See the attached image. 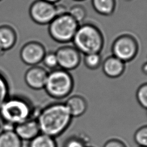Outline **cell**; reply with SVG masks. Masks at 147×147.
<instances>
[{"mask_svg": "<svg viewBox=\"0 0 147 147\" xmlns=\"http://www.w3.org/2000/svg\"><path fill=\"white\" fill-rule=\"evenodd\" d=\"M87 144L86 138L80 135H72L65 140L63 147H87Z\"/></svg>", "mask_w": 147, "mask_h": 147, "instance_id": "20", "label": "cell"}, {"mask_svg": "<svg viewBox=\"0 0 147 147\" xmlns=\"http://www.w3.org/2000/svg\"><path fill=\"white\" fill-rule=\"evenodd\" d=\"M45 53V48L41 43L30 41L22 47L20 57L26 64L34 66L42 61Z\"/></svg>", "mask_w": 147, "mask_h": 147, "instance_id": "9", "label": "cell"}, {"mask_svg": "<svg viewBox=\"0 0 147 147\" xmlns=\"http://www.w3.org/2000/svg\"><path fill=\"white\" fill-rule=\"evenodd\" d=\"M48 74L44 68L34 65L26 72L25 81L30 88L37 90H41L44 87Z\"/></svg>", "mask_w": 147, "mask_h": 147, "instance_id": "10", "label": "cell"}, {"mask_svg": "<svg viewBox=\"0 0 147 147\" xmlns=\"http://www.w3.org/2000/svg\"><path fill=\"white\" fill-rule=\"evenodd\" d=\"M68 13L79 24L83 22L87 16V10L84 6L80 4L72 5L68 9Z\"/></svg>", "mask_w": 147, "mask_h": 147, "instance_id": "19", "label": "cell"}, {"mask_svg": "<svg viewBox=\"0 0 147 147\" xmlns=\"http://www.w3.org/2000/svg\"><path fill=\"white\" fill-rule=\"evenodd\" d=\"M68 13L57 15L48 25L51 37L55 41L65 44L72 40L79 26Z\"/></svg>", "mask_w": 147, "mask_h": 147, "instance_id": "5", "label": "cell"}, {"mask_svg": "<svg viewBox=\"0 0 147 147\" xmlns=\"http://www.w3.org/2000/svg\"><path fill=\"white\" fill-rule=\"evenodd\" d=\"M138 147H143V146H138Z\"/></svg>", "mask_w": 147, "mask_h": 147, "instance_id": "33", "label": "cell"}, {"mask_svg": "<svg viewBox=\"0 0 147 147\" xmlns=\"http://www.w3.org/2000/svg\"><path fill=\"white\" fill-rule=\"evenodd\" d=\"M42 61L46 67L52 70L57 68L58 67L57 59L55 52H46Z\"/></svg>", "mask_w": 147, "mask_h": 147, "instance_id": "23", "label": "cell"}, {"mask_svg": "<svg viewBox=\"0 0 147 147\" xmlns=\"http://www.w3.org/2000/svg\"><path fill=\"white\" fill-rule=\"evenodd\" d=\"M74 1H83L84 0H74Z\"/></svg>", "mask_w": 147, "mask_h": 147, "instance_id": "28", "label": "cell"}, {"mask_svg": "<svg viewBox=\"0 0 147 147\" xmlns=\"http://www.w3.org/2000/svg\"><path fill=\"white\" fill-rule=\"evenodd\" d=\"M64 103L72 118L79 117L83 115L88 107L86 99L80 95L71 96Z\"/></svg>", "mask_w": 147, "mask_h": 147, "instance_id": "13", "label": "cell"}, {"mask_svg": "<svg viewBox=\"0 0 147 147\" xmlns=\"http://www.w3.org/2000/svg\"><path fill=\"white\" fill-rule=\"evenodd\" d=\"M125 63L113 55L106 57L102 63L104 74L110 78L121 76L125 70Z\"/></svg>", "mask_w": 147, "mask_h": 147, "instance_id": "12", "label": "cell"}, {"mask_svg": "<svg viewBox=\"0 0 147 147\" xmlns=\"http://www.w3.org/2000/svg\"><path fill=\"white\" fill-rule=\"evenodd\" d=\"M30 103L25 99L9 97L0 107V117L5 123L16 126L29 119L32 114Z\"/></svg>", "mask_w": 147, "mask_h": 147, "instance_id": "3", "label": "cell"}, {"mask_svg": "<svg viewBox=\"0 0 147 147\" xmlns=\"http://www.w3.org/2000/svg\"><path fill=\"white\" fill-rule=\"evenodd\" d=\"M29 147H57L55 138L40 133L30 141Z\"/></svg>", "mask_w": 147, "mask_h": 147, "instance_id": "17", "label": "cell"}, {"mask_svg": "<svg viewBox=\"0 0 147 147\" xmlns=\"http://www.w3.org/2000/svg\"><path fill=\"white\" fill-rule=\"evenodd\" d=\"M0 1H1V0H0Z\"/></svg>", "mask_w": 147, "mask_h": 147, "instance_id": "34", "label": "cell"}, {"mask_svg": "<svg viewBox=\"0 0 147 147\" xmlns=\"http://www.w3.org/2000/svg\"><path fill=\"white\" fill-rule=\"evenodd\" d=\"M83 62L85 66L89 69H98L102 63L100 53H92L84 55Z\"/></svg>", "mask_w": 147, "mask_h": 147, "instance_id": "18", "label": "cell"}, {"mask_svg": "<svg viewBox=\"0 0 147 147\" xmlns=\"http://www.w3.org/2000/svg\"><path fill=\"white\" fill-rule=\"evenodd\" d=\"M142 72L147 76V61L145 62L142 66Z\"/></svg>", "mask_w": 147, "mask_h": 147, "instance_id": "26", "label": "cell"}, {"mask_svg": "<svg viewBox=\"0 0 147 147\" xmlns=\"http://www.w3.org/2000/svg\"><path fill=\"white\" fill-rule=\"evenodd\" d=\"M44 1L51 2V3H52L56 4V3H58L61 0H44Z\"/></svg>", "mask_w": 147, "mask_h": 147, "instance_id": "27", "label": "cell"}, {"mask_svg": "<svg viewBox=\"0 0 147 147\" xmlns=\"http://www.w3.org/2000/svg\"><path fill=\"white\" fill-rule=\"evenodd\" d=\"M74 86V78L69 71L57 68L48 72L44 88L51 97L61 99L70 95Z\"/></svg>", "mask_w": 147, "mask_h": 147, "instance_id": "4", "label": "cell"}, {"mask_svg": "<svg viewBox=\"0 0 147 147\" xmlns=\"http://www.w3.org/2000/svg\"><path fill=\"white\" fill-rule=\"evenodd\" d=\"M29 14L32 20L37 24L45 26L58 15L56 4L44 0H37L30 7Z\"/></svg>", "mask_w": 147, "mask_h": 147, "instance_id": "7", "label": "cell"}, {"mask_svg": "<svg viewBox=\"0 0 147 147\" xmlns=\"http://www.w3.org/2000/svg\"><path fill=\"white\" fill-rule=\"evenodd\" d=\"M72 45L84 55L100 53L104 47L105 40L100 29L90 22L80 24L72 40Z\"/></svg>", "mask_w": 147, "mask_h": 147, "instance_id": "2", "label": "cell"}, {"mask_svg": "<svg viewBox=\"0 0 147 147\" xmlns=\"http://www.w3.org/2000/svg\"><path fill=\"white\" fill-rule=\"evenodd\" d=\"M72 119L64 103L56 102L41 110L36 120L41 133L55 138L68 129Z\"/></svg>", "mask_w": 147, "mask_h": 147, "instance_id": "1", "label": "cell"}, {"mask_svg": "<svg viewBox=\"0 0 147 147\" xmlns=\"http://www.w3.org/2000/svg\"><path fill=\"white\" fill-rule=\"evenodd\" d=\"M9 88L8 83L4 76L0 73V107L3 103L9 98Z\"/></svg>", "mask_w": 147, "mask_h": 147, "instance_id": "24", "label": "cell"}, {"mask_svg": "<svg viewBox=\"0 0 147 147\" xmlns=\"http://www.w3.org/2000/svg\"><path fill=\"white\" fill-rule=\"evenodd\" d=\"M22 140L14 130H4L0 133V147H22Z\"/></svg>", "mask_w": 147, "mask_h": 147, "instance_id": "16", "label": "cell"}, {"mask_svg": "<svg viewBox=\"0 0 147 147\" xmlns=\"http://www.w3.org/2000/svg\"><path fill=\"white\" fill-rule=\"evenodd\" d=\"M91 3L94 10L103 16H111L117 7L116 0H91Z\"/></svg>", "mask_w": 147, "mask_h": 147, "instance_id": "15", "label": "cell"}, {"mask_svg": "<svg viewBox=\"0 0 147 147\" xmlns=\"http://www.w3.org/2000/svg\"><path fill=\"white\" fill-rule=\"evenodd\" d=\"M136 98L140 105L144 108L147 109V83L140 85L137 90Z\"/></svg>", "mask_w": 147, "mask_h": 147, "instance_id": "22", "label": "cell"}, {"mask_svg": "<svg viewBox=\"0 0 147 147\" xmlns=\"http://www.w3.org/2000/svg\"><path fill=\"white\" fill-rule=\"evenodd\" d=\"M58 67L65 71L76 69L81 62V53L73 45H65L59 47L55 52Z\"/></svg>", "mask_w": 147, "mask_h": 147, "instance_id": "8", "label": "cell"}, {"mask_svg": "<svg viewBox=\"0 0 147 147\" xmlns=\"http://www.w3.org/2000/svg\"><path fill=\"white\" fill-rule=\"evenodd\" d=\"M126 1H131V0H126Z\"/></svg>", "mask_w": 147, "mask_h": 147, "instance_id": "30", "label": "cell"}, {"mask_svg": "<svg viewBox=\"0 0 147 147\" xmlns=\"http://www.w3.org/2000/svg\"><path fill=\"white\" fill-rule=\"evenodd\" d=\"M134 140L139 146L147 147V125L141 126L136 131Z\"/></svg>", "mask_w": 147, "mask_h": 147, "instance_id": "21", "label": "cell"}, {"mask_svg": "<svg viewBox=\"0 0 147 147\" xmlns=\"http://www.w3.org/2000/svg\"><path fill=\"white\" fill-rule=\"evenodd\" d=\"M0 128H1V122H0Z\"/></svg>", "mask_w": 147, "mask_h": 147, "instance_id": "31", "label": "cell"}, {"mask_svg": "<svg viewBox=\"0 0 147 147\" xmlns=\"http://www.w3.org/2000/svg\"><path fill=\"white\" fill-rule=\"evenodd\" d=\"M103 147H127L126 144L121 140L117 138H111L107 140Z\"/></svg>", "mask_w": 147, "mask_h": 147, "instance_id": "25", "label": "cell"}, {"mask_svg": "<svg viewBox=\"0 0 147 147\" xmlns=\"http://www.w3.org/2000/svg\"><path fill=\"white\" fill-rule=\"evenodd\" d=\"M139 48L138 40L135 36L127 33H123L114 40L111 46L112 55L126 63L136 58Z\"/></svg>", "mask_w": 147, "mask_h": 147, "instance_id": "6", "label": "cell"}, {"mask_svg": "<svg viewBox=\"0 0 147 147\" xmlns=\"http://www.w3.org/2000/svg\"><path fill=\"white\" fill-rule=\"evenodd\" d=\"M146 114H147V109H146Z\"/></svg>", "mask_w": 147, "mask_h": 147, "instance_id": "32", "label": "cell"}, {"mask_svg": "<svg viewBox=\"0 0 147 147\" xmlns=\"http://www.w3.org/2000/svg\"><path fill=\"white\" fill-rule=\"evenodd\" d=\"M17 39L15 30L11 27L3 25L0 26V52H3L12 48Z\"/></svg>", "mask_w": 147, "mask_h": 147, "instance_id": "14", "label": "cell"}, {"mask_svg": "<svg viewBox=\"0 0 147 147\" xmlns=\"http://www.w3.org/2000/svg\"><path fill=\"white\" fill-rule=\"evenodd\" d=\"M14 131L22 141H30L40 133L37 120L31 118L16 125Z\"/></svg>", "mask_w": 147, "mask_h": 147, "instance_id": "11", "label": "cell"}, {"mask_svg": "<svg viewBox=\"0 0 147 147\" xmlns=\"http://www.w3.org/2000/svg\"><path fill=\"white\" fill-rule=\"evenodd\" d=\"M87 147H93V146H87Z\"/></svg>", "mask_w": 147, "mask_h": 147, "instance_id": "29", "label": "cell"}]
</instances>
